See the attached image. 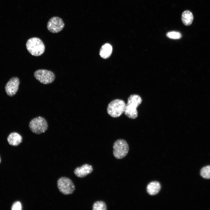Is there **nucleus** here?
Masks as SVG:
<instances>
[{
  "mask_svg": "<svg viewBox=\"0 0 210 210\" xmlns=\"http://www.w3.org/2000/svg\"><path fill=\"white\" fill-rule=\"evenodd\" d=\"M142 101L141 97L138 95H131L128 98L124 111L125 115L128 118L135 119L138 116L137 108Z\"/></svg>",
  "mask_w": 210,
  "mask_h": 210,
  "instance_id": "nucleus-1",
  "label": "nucleus"
},
{
  "mask_svg": "<svg viewBox=\"0 0 210 210\" xmlns=\"http://www.w3.org/2000/svg\"><path fill=\"white\" fill-rule=\"evenodd\" d=\"M26 46L30 54L36 56L42 55L45 50V46L43 41L37 37L29 39L26 43Z\"/></svg>",
  "mask_w": 210,
  "mask_h": 210,
  "instance_id": "nucleus-2",
  "label": "nucleus"
},
{
  "mask_svg": "<svg viewBox=\"0 0 210 210\" xmlns=\"http://www.w3.org/2000/svg\"><path fill=\"white\" fill-rule=\"evenodd\" d=\"M126 104L122 100L116 99L111 101L107 107L108 114L113 118L120 116L124 112Z\"/></svg>",
  "mask_w": 210,
  "mask_h": 210,
  "instance_id": "nucleus-3",
  "label": "nucleus"
},
{
  "mask_svg": "<svg viewBox=\"0 0 210 210\" xmlns=\"http://www.w3.org/2000/svg\"><path fill=\"white\" fill-rule=\"evenodd\" d=\"M31 130L35 134H39L45 132L47 130L48 123L41 116H38L32 119L29 124Z\"/></svg>",
  "mask_w": 210,
  "mask_h": 210,
  "instance_id": "nucleus-4",
  "label": "nucleus"
},
{
  "mask_svg": "<svg viewBox=\"0 0 210 210\" xmlns=\"http://www.w3.org/2000/svg\"><path fill=\"white\" fill-rule=\"evenodd\" d=\"M113 154L117 159L124 158L127 155L129 150L128 144L124 140L119 139L116 141L113 146Z\"/></svg>",
  "mask_w": 210,
  "mask_h": 210,
  "instance_id": "nucleus-5",
  "label": "nucleus"
},
{
  "mask_svg": "<svg viewBox=\"0 0 210 210\" xmlns=\"http://www.w3.org/2000/svg\"><path fill=\"white\" fill-rule=\"evenodd\" d=\"M57 186L60 191L64 195L72 194L75 189V186L72 181L65 177H61L58 179Z\"/></svg>",
  "mask_w": 210,
  "mask_h": 210,
  "instance_id": "nucleus-6",
  "label": "nucleus"
},
{
  "mask_svg": "<svg viewBox=\"0 0 210 210\" xmlns=\"http://www.w3.org/2000/svg\"><path fill=\"white\" fill-rule=\"evenodd\" d=\"M34 76L37 80L44 84L52 83L55 78V76L53 72L46 69L36 70L34 72Z\"/></svg>",
  "mask_w": 210,
  "mask_h": 210,
  "instance_id": "nucleus-7",
  "label": "nucleus"
},
{
  "mask_svg": "<svg viewBox=\"0 0 210 210\" xmlns=\"http://www.w3.org/2000/svg\"><path fill=\"white\" fill-rule=\"evenodd\" d=\"M64 26V24L62 19L57 16L50 18L47 24L48 29L52 33H57L60 32Z\"/></svg>",
  "mask_w": 210,
  "mask_h": 210,
  "instance_id": "nucleus-8",
  "label": "nucleus"
},
{
  "mask_svg": "<svg viewBox=\"0 0 210 210\" xmlns=\"http://www.w3.org/2000/svg\"><path fill=\"white\" fill-rule=\"evenodd\" d=\"M19 84V80L18 77L11 78L5 87L6 92L8 95L10 96L15 95L18 90Z\"/></svg>",
  "mask_w": 210,
  "mask_h": 210,
  "instance_id": "nucleus-9",
  "label": "nucleus"
},
{
  "mask_svg": "<svg viewBox=\"0 0 210 210\" xmlns=\"http://www.w3.org/2000/svg\"><path fill=\"white\" fill-rule=\"evenodd\" d=\"M93 171V168L92 165L85 164L76 167L74 171V173L77 177L82 178L90 174Z\"/></svg>",
  "mask_w": 210,
  "mask_h": 210,
  "instance_id": "nucleus-10",
  "label": "nucleus"
},
{
  "mask_svg": "<svg viewBox=\"0 0 210 210\" xmlns=\"http://www.w3.org/2000/svg\"><path fill=\"white\" fill-rule=\"evenodd\" d=\"M7 140L10 145L16 146L22 142V136L18 133L13 132L11 133L9 135Z\"/></svg>",
  "mask_w": 210,
  "mask_h": 210,
  "instance_id": "nucleus-11",
  "label": "nucleus"
},
{
  "mask_svg": "<svg viewBox=\"0 0 210 210\" xmlns=\"http://www.w3.org/2000/svg\"><path fill=\"white\" fill-rule=\"evenodd\" d=\"M161 186L160 183L157 181H153L147 186V190L148 193L151 195L157 194L160 191Z\"/></svg>",
  "mask_w": 210,
  "mask_h": 210,
  "instance_id": "nucleus-12",
  "label": "nucleus"
},
{
  "mask_svg": "<svg viewBox=\"0 0 210 210\" xmlns=\"http://www.w3.org/2000/svg\"><path fill=\"white\" fill-rule=\"evenodd\" d=\"M112 51V46L109 44L106 43L101 47L99 52L100 56L104 59L108 58L111 55Z\"/></svg>",
  "mask_w": 210,
  "mask_h": 210,
  "instance_id": "nucleus-13",
  "label": "nucleus"
},
{
  "mask_svg": "<svg viewBox=\"0 0 210 210\" xmlns=\"http://www.w3.org/2000/svg\"><path fill=\"white\" fill-rule=\"evenodd\" d=\"M193 16L192 13L189 10H186L182 13L181 20L183 24L188 26L190 25L193 21Z\"/></svg>",
  "mask_w": 210,
  "mask_h": 210,
  "instance_id": "nucleus-14",
  "label": "nucleus"
},
{
  "mask_svg": "<svg viewBox=\"0 0 210 210\" xmlns=\"http://www.w3.org/2000/svg\"><path fill=\"white\" fill-rule=\"evenodd\" d=\"M92 209L93 210H106L107 207L104 202L102 201H98L93 204Z\"/></svg>",
  "mask_w": 210,
  "mask_h": 210,
  "instance_id": "nucleus-15",
  "label": "nucleus"
},
{
  "mask_svg": "<svg viewBox=\"0 0 210 210\" xmlns=\"http://www.w3.org/2000/svg\"><path fill=\"white\" fill-rule=\"evenodd\" d=\"M200 174L203 178L205 179L210 178V165L207 166L202 168Z\"/></svg>",
  "mask_w": 210,
  "mask_h": 210,
  "instance_id": "nucleus-16",
  "label": "nucleus"
},
{
  "mask_svg": "<svg viewBox=\"0 0 210 210\" xmlns=\"http://www.w3.org/2000/svg\"><path fill=\"white\" fill-rule=\"evenodd\" d=\"M166 36L169 38L174 39H179L182 36L181 34L180 33L175 31L168 32Z\"/></svg>",
  "mask_w": 210,
  "mask_h": 210,
  "instance_id": "nucleus-17",
  "label": "nucleus"
},
{
  "mask_svg": "<svg viewBox=\"0 0 210 210\" xmlns=\"http://www.w3.org/2000/svg\"><path fill=\"white\" fill-rule=\"evenodd\" d=\"M22 209L21 204L19 201H17L14 202L13 204L11 207V210H21Z\"/></svg>",
  "mask_w": 210,
  "mask_h": 210,
  "instance_id": "nucleus-18",
  "label": "nucleus"
},
{
  "mask_svg": "<svg viewBox=\"0 0 210 210\" xmlns=\"http://www.w3.org/2000/svg\"><path fill=\"white\" fill-rule=\"evenodd\" d=\"M0 162H1V158H0Z\"/></svg>",
  "mask_w": 210,
  "mask_h": 210,
  "instance_id": "nucleus-19",
  "label": "nucleus"
}]
</instances>
